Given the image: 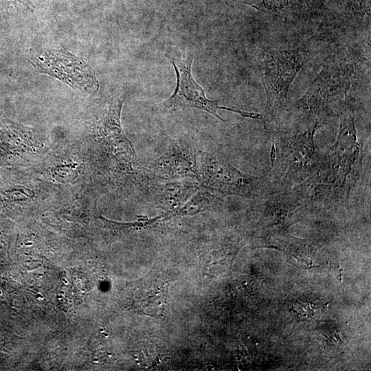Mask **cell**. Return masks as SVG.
Instances as JSON below:
<instances>
[{"instance_id":"52a82bcc","label":"cell","mask_w":371,"mask_h":371,"mask_svg":"<svg viewBox=\"0 0 371 371\" xmlns=\"http://www.w3.org/2000/svg\"><path fill=\"white\" fill-rule=\"evenodd\" d=\"M39 73L52 76L74 89L91 93L99 88L91 66L65 49H46L36 53L30 60Z\"/></svg>"},{"instance_id":"30bf717a","label":"cell","mask_w":371,"mask_h":371,"mask_svg":"<svg viewBox=\"0 0 371 371\" xmlns=\"http://www.w3.org/2000/svg\"><path fill=\"white\" fill-rule=\"evenodd\" d=\"M197 189L195 183L172 182L156 188L154 195L158 203L168 207V211L181 207Z\"/></svg>"},{"instance_id":"9c48e42d","label":"cell","mask_w":371,"mask_h":371,"mask_svg":"<svg viewBox=\"0 0 371 371\" xmlns=\"http://www.w3.org/2000/svg\"><path fill=\"white\" fill-rule=\"evenodd\" d=\"M154 167L163 178H197L196 153L190 146L174 145L157 160Z\"/></svg>"},{"instance_id":"6da1fadb","label":"cell","mask_w":371,"mask_h":371,"mask_svg":"<svg viewBox=\"0 0 371 371\" xmlns=\"http://www.w3.org/2000/svg\"><path fill=\"white\" fill-rule=\"evenodd\" d=\"M353 101L348 96L344 100L337 141L330 153L321 159L320 166L315 173L319 193L327 196H348L359 175L362 158Z\"/></svg>"},{"instance_id":"7a4b0ae2","label":"cell","mask_w":371,"mask_h":371,"mask_svg":"<svg viewBox=\"0 0 371 371\" xmlns=\"http://www.w3.org/2000/svg\"><path fill=\"white\" fill-rule=\"evenodd\" d=\"M311 54L303 49L269 52L262 60V84L266 93L267 115L278 116L284 110L290 88Z\"/></svg>"},{"instance_id":"8fae6325","label":"cell","mask_w":371,"mask_h":371,"mask_svg":"<svg viewBox=\"0 0 371 371\" xmlns=\"http://www.w3.org/2000/svg\"><path fill=\"white\" fill-rule=\"evenodd\" d=\"M173 217L176 216L172 210H168L166 213L153 218H149L147 216L142 215L138 216L136 221L131 223L117 222L107 219L102 216H99L107 228L115 232L137 231L154 228L159 226Z\"/></svg>"},{"instance_id":"8992f818","label":"cell","mask_w":371,"mask_h":371,"mask_svg":"<svg viewBox=\"0 0 371 371\" xmlns=\"http://www.w3.org/2000/svg\"><path fill=\"white\" fill-rule=\"evenodd\" d=\"M193 58L190 54L185 58H172L177 85L173 93L163 102L166 108L169 110L195 108L213 115L223 122L225 121L218 114V111L221 109L236 113L247 118L262 120L261 113L221 106L217 100L207 98L204 89L195 81L192 75Z\"/></svg>"},{"instance_id":"5bb4252c","label":"cell","mask_w":371,"mask_h":371,"mask_svg":"<svg viewBox=\"0 0 371 371\" xmlns=\"http://www.w3.org/2000/svg\"><path fill=\"white\" fill-rule=\"evenodd\" d=\"M35 8L30 0H0V12L8 14L32 12Z\"/></svg>"},{"instance_id":"3957f363","label":"cell","mask_w":371,"mask_h":371,"mask_svg":"<svg viewBox=\"0 0 371 371\" xmlns=\"http://www.w3.org/2000/svg\"><path fill=\"white\" fill-rule=\"evenodd\" d=\"M197 179L206 190L223 196L259 197L267 192L266 180L234 167L225 159L209 152H200Z\"/></svg>"},{"instance_id":"5b68a950","label":"cell","mask_w":371,"mask_h":371,"mask_svg":"<svg viewBox=\"0 0 371 371\" xmlns=\"http://www.w3.org/2000/svg\"><path fill=\"white\" fill-rule=\"evenodd\" d=\"M317 126L318 123L314 122L306 131L282 139L279 142L280 152L271 150V158L280 157L275 167L282 174L281 185L285 188L303 182L319 169L322 158L314 144Z\"/></svg>"},{"instance_id":"277c9868","label":"cell","mask_w":371,"mask_h":371,"mask_svg":"<svg viewBox=\"0 0 371 371\" xmlns=\"http://www.w3.org/2000/svg\"><path fill=\"white\" fill-rule=\"evenodd\" d=\"M357 61L346 58L326 63L296 102L295 110L306 115H314L335 98L348 96L357 77Z\"/></svg>"},{"instance_id":"ba28073f","label":"cell","mask_w":371,"mask_h":371,"mask_svg":"<svg viewBox=\"0 0 371 371\" xmlns=\"http://www.w3.org/2000/svg\"><path fill=\"white\" fill-rule=\"evenodd\" d=\"M123 100L117 98L108 104L95 124V129L102 142L122 163L135 164L136 154L133 145L121 126Z\"/></svg>"},{"instance_id":"9a60e30c","label":"cell","mask_w":371,"mask_h":371,"mask_svg":"<svg viewBox=\"0 0 371 371\" xmlns=\"http://www.w3.org/2000/svg\"><path fill=\"white\" fill-rule=\"evenodd\" d=\"M0 114H1V111H0Z\"/></svg>"},{"instance_id":"7c38bea8","label":"cell","mask_w":371,"mask_h":371,"mask_svg":"<svg viewBox=\"0 0 371 371\" xmlns=\"http://www.w3.org/2000/svg\"><path fill=\"white\" fill-rule=\"evenodd\" d=\"M214 196L209 192H199L183 205L173 209L176 216L196 214L206 210L214 202Z\"/></svg>"},{"instance_id":"4fadbf2b","label":"cell","mask_w":371,"mask_h":371,"mask_svg":"<svg viewBox=\"0 0 371 371\" xmlns=\"http://www.w3.org/2000/svg\"><path fill=\"white\" fill-rule=\"evenodd\" d=\"M243 2L268 14L279 15L286 10L292 0H241Z\"/></svg>"}]
</instances>
